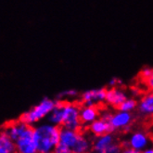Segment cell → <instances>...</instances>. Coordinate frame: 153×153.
<instances>
[{
	"label": "cell",
	"mask_w": 153,
	"mask_h": 153,
	"mask_svg": "<svg viewBox=\"0 0 153 153\" xmlns=\"http://www.w3.org/2000/svg\"><path fill=\"white\" fill-rule=\"evenodd\" d=\"M60 126L41 122L33 126V139L38 153H53L59 143Z\"/></svg>",
	"instance_id": "6da1fadb"
},
{
	"label": "cell",
	"mask_w": 153,
	"mask_h": 153,
	"mask_svg": "<svg viewBox=\"0 0 153 153\" xmlns=\"http://www.w3.org/2000/svg\"><path fill=\"white\" fill-rule=\"evenodd\" d=\"M57 104V100H52L49 97H44L36 105L33 106L30 110L22 113L20 117V120L25 123L34 126L37 123L47 120L48 116L52 111Z\"/></svg>",
	"instance_id": "7a4b0ae2"
},
{
	"label": "cell",
	"mask_w": 153,
	"mask_h": 153,
	"mask_svg": "<svg viewBox=\"0 0 153 153\" xmlns=\"http://www.w3.org/2000/svg\"><path fill=\"white\" fill-rule=\"evenodd\" d=\"M80 109L81 107L76 102L64 101L63 122H62L61 127L80 131L83 126L80 119Z\"/></svg>",
	"instance_id": "3957f363"
},
{
	"label": "cell",
	"mask_w": 153,
	"mask_h": 153,
	"mask_svg": "<svg viewBox=\"0 0 153 153\" xmlns=\"http://www.w3.org/2000/svg\"><path fill=\"white\" fill-rule=\"evenodd\" d=\"M14 143L16 153H36V145L33 139V126L28 125Z\"/></svg>",
	"instance_id": "277c9868"
},
{
	"label": "cell",
	"mask_w": 153,
	"mask_h": 153,
	"mask_svg": "<svg viewBox=\"0 0 153 153\" xmlns=\"http://www.w3.org/2000/svg\"><path fill=\"white\" fill-rule=\"evenodd\" d=\"M151 142V136L145 131H136L134 132L127 141L123 144V147H129L133 149H136L139 152L149 147Z\"/></svg>",
	"instance_id": "5b68a950"
},
{
	"label": "cell",
	"mask_w": 153,
	"mask_h": 153,
	"mask_svg": "<svg viewBox=\"0 0 153 153\" xmlns=\"http://www.w3.org/2000/svg\"><path fill=\"white\" fill-rule=\"evenodd\" d=\"M112 131H128L131 128L133 115L131 112L118 111L113 112L109 120Z\"/></svg>",
	"instance_id": "8992f818"
},
{
	"label": "cell",
	"mask_w": 153,
	"mask_h": 153,
	"mask_svg": "<svg viewBox=\"0 0 153 153\" xmlns=\"http://www.w3.org/2000/svg\"><path fill=\"white\" fill-rule=\"evenodd\" d=\"M106 95L107 89L100 87V88H94L89 89L85 91L81 95V101L83 105L87 106H98L106 101Z\"/></svg>",
	"instance_id": "52a82bcc"
},
{
	"label": "cell",
	"mask_w": 153,
	"mask_h": 153,
	"mask_svg": "<svg viewBox=\"0 0 153 153\" xmlns=\"http://www.w3.org/2000/svg\"><path fill=\"white\" fill-rule=\"evenodd\" d=\"M127 97V93L121 87H110L109 89H107L105 102L109 106L118 109L119 106L126 100Z\"/></svg>",
	"instance_id": "ba28073f"
},
{
	"label": "cell",
	"mask_w": 153,
	"mask_h": 153,
	"mask_svg": "<svg viewBox=\"0 0 153 153\" xmlns=\"http://www.w3.org/2000/svg\"><path fill=\"white\" fill-rule=\"evenodd\" d=\"M100 116V111L97 106L84 105L80 109V119L83 125L88 126Z\"/></svg>",
	"instance_id": "9c48e42d"
},
{
	"label": "cell",
	"mask_w": 153,
	"mask_h": 153,
	"mask_svg": "<svg viewBox=\"0 0 153 153\" xmlns=\"http://www.w3.org/2000/svg\"><path fill=\"white\" fill-rule=\"evenodd\" d=\"M140 115L147 118H153V91L144 94L137 105Z\"/></svg>",
	"instance_id": "30bf717a"
},
{
	"label": "cell",
	"mask_w": 153,
	"mask_h": 153,
	"mask_svg": "<svg viewBox=\"0 0 153 153\" xmlns=\"http://www.w3.org/2000/svg\"><path fill=\"white\" fill-rule=\"evenodd\" d=\"M88 130L91 133L93 136L97 137H100L103 136L105 134L108 133H112V128L111 126L110 122L104 119V118H97L96 121H94L91 124L88 125Z\"/></svg>",
	"instance_id": "8fae6325"
},
{
	"label": "cell",
	"mask_w": 153,
	"mask_h": 153,
	"mask_svg": "<svg viewBox=\"0 0 153 153\" xmlns=\"http://www.w3.org/2000/svg\"><path fill=\"white\" fill-rule=\"evenodd\" d=\"M115 141L116 139L112 133H108L103 134V136L97 137L96 139L93 141L92 151L94 153H104L105 150Z\"/></svg>",
	"instance_id": "7c38bea8"
},
{
	"label": "cell",
	"mask_w": 153,
	"mask_h": 153,
	"mask_svg": "<svg viewBox=\"0 0 153 153\" xmlns=\"http://www.w3.org/2000/svg\"><path fill=\"white\" fill-rule=\"evenodd\" d=\"M92 145L93 142L89 139L86 134L80 133L74 146L71 148V151L73 153H89L92 150Z\"/></svg>",
	"instance_id": "4fadbf2b"
},
{
	"label": "cell",
	"mask_w": 153,
	"mask_h": 153,
	"mask_svg": "<svg viewBox=\"0 0 153 153\" xmlns=\"http://www.w3.org/2000/svg\"><path fill=\"white\" fill-rule=\"evenodd\" d=\"M80 131L77 130H73V129H68L61 127L60 128V134H59V143H62L66 145L67 147L73 148L74 144L80 134Z\"/></svg>",
	"instance_id": "5bb4252c"
},
{
	"label": "cell",
	"mask_w": 153,
	"mask_h": 153,
	"mask_svg": "<svg viewBox=\"0 0 153 153\" xmlns=\"http://www.w3.org/2000/svg\"><path fill=\"white\" fill-rule=\"evenodd\" d=\"M63 106H64L63 100H57V104L55 108L52 110V111L49 113V115L48 116L47 121L52 124H55L61 127L62 122H63Z\"/></svg>",
	"instance_id": "9a60e30c"
},
{
	"label": "cell",
	"mask_w": 153,
	"mask_h": 153,
	"mask_svg": "<svg viewBox=\"0 0 153 153\" xmlns=\"http://www.w3.org/2000/svg\"><path fill=\"white\" fill-rule=\"evenodd\" d=\"M0 153H16L14 141L2 128H0Z\"/></svg>",
	"instance_id": "2e32d148"
},
{
	"label": "cell",
	"mask_w": 153,
	"mask_h": 153,
	"mask_svg": "<svg viewBox=\"0 0 153 153\" xmlns=\"http://www.w3.org/2000/svg\"><path fill=\"white\" fill-rule=\"evenodd\" d=\"M78 96H79V92L76 89H67L60 92L57 96V100H64V101H73V100L78 97Z\"/></svg>",
	"instance_id": "e0dca14e"
},
{
	"label": "cell",
	"mask_w": 153,
	"mask_h": 153,
	"mask_svg": "<svg viewBox=\"0 0 153 153\" xmlns=\"http://www.w3.org/2000/svg\"><path fill=\"white\" fill-rule=\"evenodd\" d=\"M137 105L138 102L134 100V98L131 97H127L118 108V110L123 111H127V112H132L133 111H134L136 109H137Z\"/></svg>",
	"instance_id": "ac0fdd59"
},
{
	"label": "cell",
	"mask_w": 153,
	"mask_h": 153,
	"mask_svg": "<svg viewBox=\"0 0 153 153\" xmlns=\"http://www.w3.org/2000/svg\"><path fill=\"white\" fill-rule=\"evenodd\" d=\"M53 153H73V151H71V148L67 147L64 144L59 143L55 149H54Z\"/></svg>",
	"instance_id": "d6986e66"
},
{
	"label": "cell",
	"mask_w": 153,
	"mask_h": 153,
	"mask_svg": "<svg viewBox=\"0 0 153 153\" xmlns=\"http://www.w3.org/2000/svg\"><path fill=\"white\" fill-rule=\"evenodd\" d=\"M152 71H153V68H150V67H144L141 71H140V74H139V76L140 78L143 80V81H145L146 79H148L151 73H152Z\"/></svg>",
	"instance_id": "ffe728a7"
},
{
	"label": "cell",
	"mask_w": 153,
	"mask_h": 153,
	"mask_svg": "<svg viewBox=\"0 0 153 153\" xmlns=\"http://www.w3.org/2000/svg\"><path fill=\"white\" fill-rule=\"evenodd\" d=\"M120 85H122V80L119 79L118 77H112L110 79L109 83H108V86L110 87H116V86H119Z\"/></svg>",
	"instance_id": "44dd1931"
},
{
	"label": "cell",
	"mask_w": 153,
	"mask_h": 153,
	"mask_svg": "<svg viewBox=\"0 0 153 153\" xmlns=\"http://www.w3.org/2000/svg\"><path fill=\"white\" fill-rule=\"evenodd\" d=\"M143 82L146 84V85L149 88V91H153V71H152L150 76L148 79H146L145 81H143Z\"/></svg>",
	"instance_id": "7402d4cb"
},
{
	"label": "cell",
	"mask_w": 153,
	"mask_h": 153,
	"mask_svg": "<svg viewBox=\"0 0 153 153\" xmlns=\"http://www.w3.org/2000/svg\"><path fill=\"white\" fill-rule=\"evenodd\" d=\"M122 153H140V152L136 149H133L129 147H123Z\"/></svg>",
	"instance_id": "603a6c76"
},
{
	"label": "cell",
	"mask_w": 153,
	"mask_h": 153,
	"mask_svg": "<svg viewBox=\"0 0 153 153\" xmlns=\"http://www.w3.org/2000/svg\"><path fill=\"white\" fill-rule=\"evenodd\" d=\"M140 153H153V147H148L144 150H142Z\"/></svg>",
	"instance_id": "cb8c5ba5"
},
{
	"label": "cell",
	"mask_w": 153,
	"mask_h": 153,
	"mask_svg": "<svg viewBox=\"0 0 153 153\" xmlns=\"http://www.w3.org/2000/svg\"><path fill=\"white\" fill-rule=\"evenodd\" d=\"M150 136H151V142H152V144H153V134H150Z\"/></svg>",
	"instance_id": "d4e9b609"
},
{
	"label": "cell",
	"mask_w": 153,
	"mask_h": 153,
	"mask_svg": "<svg viewBox=\"0 0 153 153\" xmlns=\"http://www.w3.org/2000/svg\"><path fill=\"white\" fill-rule=\"evenodd\" d=\"M36 153H38V152H36Z\"/></svg>",
	"instance_id": "484cf974"
}]
</instances>
